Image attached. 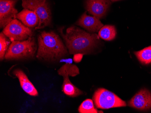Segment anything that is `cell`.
Masks as SVG:
<instances>
[{
  "mask_svg": "<svg viewBox=\"0 0 151 113\" xmlns=\"http://www.w3.org/2000/svg\"><path fill=\"white\" fill-rule=\"evenodd\" d=\"M11 40L9 38L3 33H1L0 34V59L2 60L5 58V55L6 54L8 45L11 43Z\"/></svg>",
  "mask_w": 151,
  "mask_h": 113,
  "instance_id": "cell-17",
  "label": "cell"
},
{
  "mask_svg": "<svg viewBox=\"0 0 151 113\" xmlns=\"http://www.w3.org/2000/svg\"><path fill=\"white\" fill-rule=\"evenodd\" d=\"M37 50L35 39L30 37L26 40L12 42L5 55L6 60L32 58Z\"/></svg>",
  "mask_w": 151,
  "mask_h": 113,
  "instance_id": "cell-3",
  "label": "cell"
},
{
  "mask_svg": "<svg viewBox=\"0 0 151 113\" xmlns=\"http://www.w3.org/2000/svg\"><path fill=\"white\" fill-rule=\"evenodd\" d=\"M83 54L82 53H77L75 54L73 56V60L76 63L80 62L83 58Z\"/></svg>",
  "mask_w": 151,
  "mask_h": 113,
  "instance_id": "cell-18",
  "label": "cell"
},
{
  "mask_svg": "<svg viewBox=\"0 0 151 113\" xmlns=\"http://www.w3.org/2000/svg\"><path fill=\"white\" fill-rule=\"evenodd\" d=\"M23 7L33 11L39 18V23L35 29H41L50 24L51 13L47 0H22Z\"/></svg>",
  "mask_w": 151,
  "mask_h": 113,
  "instance_id": "cell-4",
  "label": "cell"
},
{
  "mask_svg": "<svg viewBox=\"0 0 151 113\" xmlns=\"http://www.w3.org/2000/svg\"><path fill=\"white\" fill-rule=\"evenodd\" d=\"M116 30L113 25L103 26L99 31L98 36L106 41H112L116 37Z\"/></svg>",
  "mask_w": 151,
  "mask_h": 113,
  "instance_id": "cell-14",
  "label": "cell"
},
{
  "mask_svg": "<svg viewBox=\"0 0 151 113\" xmlns=\"http://www.w3.org/2000/svg\"><path fill=\"white\" fill-rule=\"evenodd\" d=\"M134 54L142 64L147 65L151 63V45L134 52Z\"/></svg>",
  "mask_w": 151,
  "mask_h": 113,
  "instance_id": "cell-15",
  "label": "cell"
},
{
  "mask_svg": "<svg viewBox=\"0 0 151 113\" xmlns=\"http://www.w3.org/2000/svg\"><path fill=\"white\" fill-rule=\"evenodd\" d=\"M93 101L96 107L102 109L126 106V103L114 93L104 88H100L94 93Z\"/></svg>",
  "mask_w": 151,
  "mask_h": 113,
  "instance_id": "cell-5",
  "label": "cell"
},
{
  "mask_svg": "<svg viewBox=\"0 0 151 113\" xmlns=\"http://www.w3.org/2000/svg\"><path fill=\"white\" fill-rule=\"evenodd\" d=\"M76 24L83 28L91 33L99 32L101 28L104 26L99 18L94 16H88L86 15V12L81 16Z\"/></svg>",
  "mask_w": 151,
  "mask_h": 113,
  "instance_id": "cell-10",
  "label": "cell"
},
{
  "mask_svg": "<svg viewBox=\"0 0 151 113\" xmlns=\"http://www.w3.org/2000/svg\"><path fill=\"white\" fill-rule=\"evenodd\" d=\"M16 18L28 27H34L39 23V18L37 14L33 11L25 8L17 14Z\"/></svg>",
  "mask_w": 151,
  "mask_h": 113,
  "instance_id": "cell-13",
  "label": "cell"
},
{
  "mask_svg": "<svg viewBox=\"0 0 151 113\" xmlns=\"http://www.w3.org/2000/svg\"><path fill=\"white\" fill-rule=\"evenodd\" d=\"M3 33L12 42L24 41L32 36L31 29L16 18L4 28Z\"/></svg>",
  "mask_w": 151,
  "mask_h": 113,
  "instance_id": "cell-6",
  "label": "cell"
},
{
  "mask_svg": "<svg viewBox=\"0 0 151 113\" xmlns=\"http://www.w3.org/2000/svg\"><path fill=\"white\" fill-rule=\"evenodd\" d=\"M60 32L71 54L90 53L99 43L97 34L87 33L76 26L68 28L65 34L61 30Z\"/></svg>",
  "mask_w": 151,
  "mask_h": 113,
  "instance_id": "cell-1",
  "label": "cell"
},
{
  "mask_svg": "<svg viewBox=\"0 0 151 113\" xmlns=\"http://www.w3.org/2000/svg\"><path fill=\"white\" fill-rule=\"evenodd\" d=\"M37 57L45 60H54L68 54L67 49L59 36L53 32L43 31L38 37Z\"/></svg>",
  "mask_w": 151,
  "mask_h": 113,
  "instance_id": "cell-2",
  "label": "cell"
},
{
  "mask_svg": "<svg viewBox=\"0 0 151 113\" xmlns=\"http://www.w3.org/2000/svg\"><path fill=\"white\" fill-rule=\"evenodd\" d=\"M13 74L18 78L20 86L25 92L30 96H38V91L23 71L17 69L14 71Z\"/></svg>",
  "mask_w": 151,
  "mask_h": 113,
  "instance_id": "cell-12",
  "label": "cell"
},
{
  "mask_svg": "<svg viewBox=\"0 0 151 113\" xmlns=\"http://www.w3.org/2000/svg\"><path fill=\"white\" fill-rule=\"evenodd\" d=\"M58 74L63 76V84L62 86L63 91L67 96L69 97H76L83 94V92L77 88L70 82L69 78V74L63 65L58 70Z\"/></svg>",
  "mask_w": 151,
  "mask_h": 113,
  "instance_id": "cell-11",
  "label": "cell"
},
{
  "mask_svg": "<svg viewBox=\"0 0 151 113\" xmlns=\"http://www.w3.org/2000/svg\"><path fill=\"white\" fill-rule=\"evenodd\" d=\"M86 4L89 14L100 19L106 15L111 2L109 0H86Z\"/></svg>",
  "mask_w": 151,
  "mask_h": 113,
  "instance_id": "cell-9",
  "label": "cell"
},
{
  "mask_svg": "<svg viewBox=\"0 0 151 113\" xmlns=\"http://www.w3.org/2000/svg\"><path fill=\"white\" fill-rule=\"evenodd\" d=\"M80 113H97L98 110L96 109L93 101L91 99H87L81 104L78 109Z\"/></svg>",
  "mask_w": 151,
  "mask_h": 113,
  "instance_id": "cell-16",
  "label": "cell"
},
{
  "mask_svg": "<svg viewBox=\"0 0 151 113\" xmlns=\"http://www.w3.org/2000/svg\"><path fill=\"white\" fill-rule=\"evenodd\" d=\"M112 2H114V1H120V0H111Z\"/></svg>",
  "mask_w": 151,
  "mask_h": 113,
  "instance_id": "cell-19",
  "label": "cell"
},
{
  "mask_svg": "<svg viewBox=\"0 0 151 113\" xmlns=\"http://www.w3.org/2000/svg\"><path fill=\"white\" fill-rule=\"evenodd\" d=\"M128 105L139 110L150 109L151 108V93L147 89H142L129 101Z\"/></svg>",
  "mask_w": 151,
  "mask_h": 113,
  "instance_id": "cell-8",
  "label": "cell"
},
{
  "mask_svg": "<svg viewBox=\"0 0 151 113\" xmlns=\"http://www.w3.org/2000/svg\"><path fill=\"white\" fill-rule=\"evenodd\" d=\"M18 0H0V26L5 28L16 18L18 11L15 6Z\"/></svg>",
  "mask_w": 151,
  "mask_h": 113,
  "instance_id": "cell-7",
  "label": "cell"
}]
</instances>
